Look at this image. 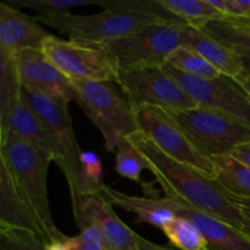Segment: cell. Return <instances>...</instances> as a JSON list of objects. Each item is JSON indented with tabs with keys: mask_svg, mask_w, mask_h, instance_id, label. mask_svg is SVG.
I'll return each mask as SVG.
<instances>
[{
	"mask_svg": "<svg viewBox=\"0 0 250 250\" xmlns=\"http://www.w3.org/2000/svg\"><path fill=\"white\" fill-rule=\"evenodd\" d=\"M127 139L142 154L146 167L155 176L166 198L181 200L244 232V222L238 208L214 176L172 159L142 132Z\"/></svg>",
	"mask_w": 250,
	"mask_h": 250,
	"instance_id": "obj_1",
	"label": "cell"
},
{
	"mask_svg": "<svg viewBox=\"0 0 250 250\" xmlns=\"http://www.w3.org/2000/svg\"><path fill=\"white\" fill-rule=\"evenodd\" d=\"M0 163L9 171L15 188L38 224L46 241H63L51 215L48 172L53 156L12 136H0Z\"/></svg>",
	"mask_w": 250,
	"mask_h": 250,
	"instance_id": "obj_2",
	"label": "cell"
},
{
	"mask_svg": "<svg viewBox=\"0 0 250 250\" xmlns=\"http://www.w3.org/2000/svg\"><path fill=\"white\" fill-rule=\"evenodd\" d=\"M71 82L77 95L76 103L100 131L106 150L114 151L122 139L139 132L133 106L116 82Z\"/></svg>",
	"mask_w": 250,
	"mask_h": 250,
	"instance_id": "obj_3",
	"label": "cell"
},
{
	"mask_svg": "<svg viewBox=\"0 0 250 250\" xmlns=\"http://www.w3.org/2000/svg\"><path fill=\"white\" fill-rule=\"evenodd\" d=\"M36 19L39 23L66 34L70 39L94 44L116 41L154 23L180 22L164 17L111 10H103L99 14L93 15H75L71 12L37 15Z\"/></svg>",
	"mask_w": 250,
	"mask_h": 250,
	"instance_id": "obj_4",
	"label": "cell"
},
{
	"mask_svg": "<svg viewBox=\"0 0 250 250\" xmlns=\"http://www.w3.org/2000/svg\"><path fill=\"white\" fill-rule=\"evenodd\" d=\"M168 112L195 148L210 159L231 154L238 146L250 143L249 125L226 112L200 105Z\"/></svg>",
	"mask_w": 250,
	"mask_h": 250,
	"instance_id": "obj_5",
	"label": "cell"
},
{
	"mask_svg": "<svg viewBox=\"0 0 250 250\" xmlns=\"http://www.w3.org/2000/svg\"><path fill=\"white\" fill-rule=\"evenodd\" d=\"M22 97L29 106L42 117L55 136L62 153L60 168L70 188L73 216H77L85 195L84 180L81 170V155L83 151L76 139L72 120L68 114V104L49 98L41 93L22 87Z\"/></svg>",
	"mask_w": 250,
	"mask_h": 250,
	"instance_id": "obj_6",
	"label": "cell"
},
{
	"mask_svg": "<svg viewBox=\"0 0 250 250\" xmlns=\"http://www.w3.org/2000/svg\"><path fill=\"white\" fill-rule=\"evenodd\" d=\"M42 51L71 81L117 82L119 65L102 44L49 34L42 44Z\"/></svg>",
	"mask_w": 250,
	"mask_h": 250,
	"instance_id": "obj_7",
	"label": "cell"
},
{
	"mask_svg": "<svg viewBox=\"0 0 250 250\" xmlns=\"http://www.w3.org/2000/svg\"><path fill=\"white\" fill-rule=\"evenodd\" d=\"M185 26L182 22L154 23L102 45L114 56L120 70L164 66L168 55L181 45Z\"/></svg>",
	"mask_w": 250,
	"mask_h": 250,
	"instance_id": "obj_8",
	"label": "cell"
},
{
	"mask_svg": "<svg viewBox=\"0 0 250 250\" xmlns=\"http://www.w3.org/2000/svg\"><path fill=\"white\" fill-rule=\"evenodd\" d=\"M117 84L133 109L158 106L167 111H181L199 106L165 66L120 70Z\"/></svg>",
	"mask_w": 250,
	"mask_h": 250,
	"instance_id": "obj_9",
	"label": "cell"
},
{
	"mask_svg": "<svg viewBox=\"0 0 250 250\" xmlns=\"http://www.w3.org/2000/svg\"><path fill=\"white\" fill-rule=\"evenodd\" d=\"M134 112L139 132L149 137L160 150L180 163L188 164L215 177L212 159L195 148L167 110L158 106H141Z\"/></svg>",
	"mask_w": 250,
	"mask_h": 250,
	"instance_id": "obj_10",
	"label": "cell"
},
{
	"mask_svg": "<svg viewBox=\"0 0 250 250\" xmlns=\"http://www.w3.org/2000/svg\"><path fill=\"white\" fill-rule=\"evenodd\" d=\"M164 66L200 106L226 112L250 126V97L238 78L226 75L203 78L180 72L166 63Z\"/></svg>",
	"mask_w": 250,
	"mask_h": 250,
	"instance_id": "obj_11",
	"label": "cell"
},
{
	"mask_svg": "<svg viewBox=\"0 0 250 250\" xmlns=\"http://www.w3.org/2000/svg\"><path fill=\"white\" fill-rule=\"evenodd\" d=\"M22 87L63 103L76 102V90L42 49H28L14 54Z\"/></svg>",
	"mask_w": 250,
	"mask_h": 250,
	"instance_id": "obj_12",
	"label": "cell"
},
{
	"mask_svg": "<svg viewBox=\"0 0 250 250\" xmlns=\"http://www.w3.org/2000/svg\"><path fill=\"white\" fill-rule=\"evenodd\" d=\"M75 222L80 229L88 224L97 225L106 250H134L141 237L117 216L103 192L85 195Z\"/></svg>",
	"mask_w": 250,
	"mask_h": 250,
	"instance_id": "obj_13",
	"label": "cell"
},
{
	"mask_svg": "<svg viewBox=\"0 0 250 250\" xmlns=\"http://www.w3.org/2000/svg\"><path fill=\"white\" fill-rule=\"evenodd\" d=\"M6 134L21 139L50 154L54 163L59 167L62 164V153L55 136L22 95L19 102L14 105L6 119L0 122V136Z\"/></svg>",
	"mask_w": 250,
	"mask_h": 250,
	"instance_id": "obj_14",
	"label": "cell"
},
{
	"mask_svg": "<svg viewBox=\"0 0 250 250\" xmlns=\"http://www.w3.org/2000/svg\"><path fill=\"white\" fill-rule=\"evenodd\" d=\"M170 200L175 214L188 219L199 229L207 241L208 250H250V238L244 232L181 200Z\"/></svg>",
	"mask_w": 250,
	"mask_h": 250,
	"instance_id": "obj_15",
	"label": "cell"
},
{
	"mask_svg": "<svg viewBox=\"0 0 250 250\" xmlns=\"http://www.w3.org/2000/svg\"><path fill=\"white\" fill-rule=\"evenodd\" d=\"M49 32L31 17L6 1L0 2V53L14 54L28 49H42Z\"/></svg>",
	"mask_w": 250,
	"mask_h": 250,
	"instance_id": "obj_16",
	"label": "cell"
},
{
	"mask_svg": "<svg viewBox=\"0 0 250 250\" xmlns=\"http://www.w3.org/2000/svg\"><path fill=\"white\" fill-rule=\"evenodd\" d=\"M181 45L194 49L222 75L233 78H241L243 75L242 56L215 41L203 28L186 24L181 32Z\"/></svg>",
	"mask_w": 250,
	"mask_h": 250,
	"instance_id": "obj_17",
	"label": "cell"
},
{
	"mask_svg": "<svg viewBox=\"0 0 250 250\" xmlns=\"http://www.w3.org/2000/svg\"><path fill=\"white\" fill-rule=\"evenodd\" d=\"M102 192L112 205L121 208L132 214H136V222L138 224L146 222V224L161 229L170 220L176 216L175 211L171 207V200L166 197L128 195L106 185H103Z\"/></svg>",
	"mask_w": 250,
	"mask_h": 250,
	"instance_id": "obj_18",
	"label": "cell"
},
{
	"mask_svg": "<svg viewBox=\"0 0 250 250\" xmlns=\"http://www.w3.org/2000/svg\"><path fill=\"white\" fill-rule=\"evenodd\" d=\"M0 225L14 227V229H28L44 237L43 232L41 231L38 224L31 215L27 205L17 193L9 171L1 163H0Z\"/></svg>",
	"mask_w": 250,
	"mask_h": 250,
	"instance_id": "obj_19",
	"label": "cell"
},
{
	"mask_svg": "<svg viewBox=\"0 0 250 250\" xmlns=\"http://www.w3.org/2000/svg\"><path fill=\"white\" fill-rule=\"evenodd\" d=\"M215 178L231 195L250 199V167L231 154L212 158Z\"/></svg>",
	"mask_w": 250,
	"mask_h": 250,
	"instance_id": "obj_20",
	"label": "cell"
},
{
	"mask_svg": "<svg viewBox=\"0 0 250 250\" xmlns=\"http://www.w3.org/2000/svg\"><path fill=\"white\" fill-rule=\"evenodd\" d=\"M159 2L166 11L193 27L204 28L211 22L225 20L209 0H159Z\"/></svg>",
	"mask_w": 250,
	"mask_h": 250,
	"instance_id": "obj_21",
	"label": "cell"
},
{
	"mask_svg": "<svg viewBox=\"0 0 250 250\" xmlns=\"http://www.w3.org/2000/svg\"><path fill=\"white\" fill-rule=\"evenodd\" d=\"M22 95L15 56L0 53V122L4 121Z\"/></svg>",
	"mask_w": 250,
	"mask_h": 250,
	"instance_id": "obj_22",
	"label": "cell"
},
{
	"mask_svg": "<svg viewBox=\"0 0 250 250\" xmlns=\"http://www.w3.org/2000/svg\"><path fill=\"white\" fill-rule=\"evenodd\" d=\"M161 231L178 250H208V243L203 234L186 217L176 215Z\"/></svg>",
	"mask_w": 250,
	"mask_h": 250,
	"instance_id": "obj_23",
	"label": "cell"
},
{
	"mask_svg": "<svg viewBox=\"0 0 250 250\" xmlns=\"http://www.w3.org/2000/svg\"><path fill=\"white\" fill-rule=\"evenodd\" d=\"M166 65L180 72L203 78H216L222 75L209 61L205 60L198 51L186 45H180L166 59Z\"/></svg>",
	"mask_w": 250,
	"mask_h": 250,
	"instance_id": "obj_24",
	"label": "cell"
},
{
	"mask_svg": "<svg viewBox=\"0 0 250 250\" xmlns=\"http://www.w3.org/2000/svg\"><path fill=\"white\" fill-rule=\"evenodd\" d=\"M205 32L210 37L232 49L241 56H250V31L229 23L227 20L211 22L205 26Z\"/></svg>",
	"mask_w": 250,
	"mask_h": 250,
	"instance_id": "obj_25",
	"label": "cell"
},
{
	"mask_svg": "<svg viewBox=\"0 0 250 250\" xmlns=\"http://www.w3.org/2000/svg\"><path fill=\"white\" fill-rule=\"evenodd\" d=\"M116 159H115V171L121 177L127 180L139 182L143 170H148L146 163L138 149L128 141L122 139L116 148Z\"/></svg>",
	"mask_w": 250,
	"mask_h": 250,
	"instance_id": "obj_26",
	"label": "cell"
},
{
	"mask_svg": "<svg viewBox=\"0 0 250 250\" xmlns=\"http://www.w3.org/2000/svg\"><path fill=\"white\" fill-rule=\"evenodd\" d=\"M97 5L102 6L104 10H111V11L149 15V16L164 17V19L183 22L166 11L160 5L159 0H97Z\"/></svg>",
	"mask_w": 250,
	"mask_h": 250,
	"instance_id": "obj_27",
	"label": "cell"
},
{
	"mask_svg": "<svg viewBox=\"0 0 250 250\" xmlns=\"http://www.w3.org/2000/svg\"><path fill=\"white\" fill-rule=\"evenodd\" d=\"M46 244L36 232L0 225V250H44Z\"/></svg>",
	"mask_w": 250,
	"mask_h": 250,
	"instance_id": "obj_28",
	"label": "cell"
},
{
	"mask_svg": "<svg viewBox=\"0 0 250 250\" xmlns=\"http://www.w3.org/2000/svg\"><path fill=\"white\" fill-rule=\"evenodd\" d=\"M16 9H31L38 15L65 14L71 9L84 5H97V0H10L6 1Z\"/></svg>",
	"mask_w": 250,
	"mask_h": 250,
	"instance_id": "obj_29",
	"label": "cell"
},
{
	"mask_svg": "<svg viewBox=\"0 0 250 250\" xmlns=\"http://www.w3.org/2000/svg\"><path fill=\"white\" fill-rule=\"evenodd\" d=\"M81 170L84 180L85 195L90 193H102V187L104 183L102 178V160L99 156L93 151H83L81 155Z\"/></svg>",
	"mask_w": 250,
	"mask_h": 250,
	"instance_id": "obj_30",
	"label": "cell"
},
{
	"mask_svg": "<svg viewBox=\"0 0 250 250\" xmlns=\"http://www.w3.org/2000/svg\"><path fill=\"white\" fill-rule=\"evenodd\" d=\"M62 242L70 250H106L102 232L95 224H88L77 236H66Z\"/></svg>",
	"mask_w": 250,
	"mask_h": 250,
	"instance_id": "obj_31",
	"label": "cell"
},
{
	"mask_svg": "<svg viewBox=\"0 0 250 250\" xmlns=\"http://www.w3.org/2000/svg\"><path fill=\"white\" fill-rule=\"evenodd\" d=\"M225 19H247L250 16V0H209Z\"/></svg>",
	"mask_w": 250,
	"mask_h": 250,
	"instance_id": "obj_32",
	"label": "cell"
},
{
	"mask_svg": "<svg viewBox=\"0 0 250 250\" xmlns=\"http://www.w3.org/2000/svg\"><path fill=\"white\" fill-rule=\"evenodd\" d=\"M231 197L243 219L244 233L250 238V199H244V198H238L234 195H231Z\"/></svg>",
	"mask_w": 250,
	"mask_h": 250,
	"instance_id": "obj_33",
	"label": "cell"
},
{
	"mask_svg": "<svg viewBox=\"0 0 250 250\" xmlns=\"http://www.w3.org/2000/svg\"><path fill=\"white\" fill-rule=\"evenodd\" d=\"M231 155H233L234 158H237L250 167V143L244 144V146H241L237 149H234L231 153Z\"/></svg>",
	"mask_w": 250,
	"mask_h": 250,
	"instance_id": "obj_34",
	"label": "cell"
},
{
	"mask_svg": "<svg viewBox=\"0 0 250 250\" xmlns=\"http://www.w3.org/2000/svg\"><path fill=\"white\" fill-rule=\"evenodd\" d=\"M134 250H178V249H171L167 247L160 246V244H155L153 242L148 241V239L143 238V237H139L138 243Z\"/></svg>",
	"mask_w": 250,
	"mask_h": 250,
	"instance_id": "obj_35",
	"label": "cell"
},
{
	"mask_svg": "<svg viewBox=\"0 0 250 250\" xmlns=\"http://www.w3.org/2000/svg\"><path fill=\"white\" fill-rule=\"evenodd\" d=\"M229 22V23L234 24L237 27H241V28L249 29L250 31V16L247 19H225Z\"/></svg>",
	"mask_w": 250,
	"mask_h": 250,
	"instance_id": "obj_36",
	"label": "cell"
},
{
	"mask_svg": "<svg viewBox=\"0 0 250 250\" xmlns=\"http://www.w3.org/2000/svg\"><path fill=\"white\" fill-rule=\"evenodd\" d=\"M44 250H70V249L67 248V246H66L62 241H54L46 244Z\"/></svg>",
	"mask_w": 250,
	"mask_h": 250,
	"instance_id": "obj_37",
	"label": "cell"
},
{
	"mask_svg": "<svg viewBox=\"0 0 250 250\" xmlns=\"http://www.w3.org/2000/svg\"><path fill=\"white\" fill-rule=\"evenodd\" d=\"M243 59V75H242L241 78H244V80H250V56H242Z\"/></svg>",
	"mask_w": 250,
	"mask_h": 250,
	"instance_id": "obj_38",
	"label": "cell"
},
{
	"mask_svg": "<svg viewBox=\"0 0 250 250\" xmlns=\"http://www.w3.org/2000/svg\"><path fill=\"white\" fill-rule=\"evenodd\" d=\"M239 82H241V84L243 85L244 89L248 92L249 97H250V80H244V78H238Z\"/></svg>",
	"mask_w": 250,
	"mask_h": 250,
	"instance_id": "obj_39",
	"label": "cell"
}]
</instances>
